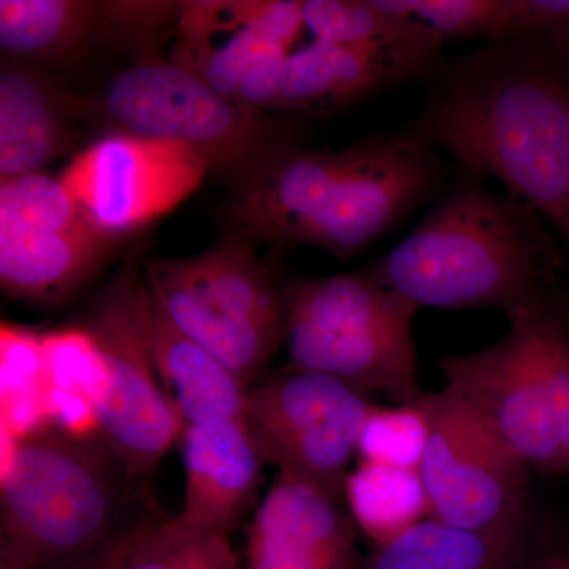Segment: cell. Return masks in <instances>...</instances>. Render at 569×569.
<instances>
[{
	"mask_svg": "<svg viewBox=\"0 0 569 569\" xmlns=\"http://www.w3.org/2000/svg\"><path fill=\"white\" fill-rule=\"evenodd\" d=\"M346 498L279 471L254 512L244 569H361L358 526Z\"/></svg>",
	"mask_w": 569,
	"mask_h": 569,
	"instance_id": "cell-12",
	"label": "cell"
},
{
	"mask_svg": "<svg viewBox=\"0 0 569 569\" xmlns=\"http://www.w3.org/2000/svg\"><path fill=\"white\" fill-rule=\"evenodd\" d=\"M376 407L335 377L290 367L247 389L244 426L266 463L343 497L359 438Z\"/></svg>",
	"mask_w": 569,
	"mask_h": 569,
	"instance_id": "cell-9",
	"label": "cell"
},
{
	"mask_svg": "<svg viewBox=\"0 0 569 569\" xmlns=\"http://www.w3.org/2000/svg\"><path fill=\"white\" fill-rule=\"evenodd\" d=\"M509 331L475 353L438 361L445 391L466 403L523 462L541 473L565 475L552 408L522 317L507 312Z\"/></svg>",
	"mask_w": 569,
	"mask_h": 569,
	"instance_id": "cell-11",
	"label": "cell"
},
{
	"mask_svg": "<svg viewBox=\"0 0 569 569\" xmlns=\"http://www.w3.org/2000/svg\"><path fill=\"white\" fill-rule=\"evenodd\" d=\"M305 21L313 40L383 52L421 80L436 78L445 63V41L436 31L380 0H306Z\"/></svg>",
	"mask_w": 569,
	"mask_h": 569,
	"instance_id": "cell-18",
	"label": "cell"
},
{
	"mask_svg": "<svg viewBox=\"0 0 569 569\" xmlns=\"http://www.w3.org/2000/svg\"><path fill=\"white\" fill-rule=\"evenodd\" d=\"M427 440L419 475L430 518L498 537H520L529 466L466 403L448 391L418 400Z\"/></svg>",
	"mask_w": 569,
	"mask_h": 569,
	"instance_id": "cell-7",
	"label": "cell"
},
{
	"mask_svg": "<svg viewBox=\"0 0 569 569\" xmlns=\"http://www.w3.org/2000/svg\"><path fill=\"white\" fill-rule=\"evenodd\" d=\"M119 460L91 437L43 427L17 437L0 485V541L33 569H59L111 537L121 505Z\"/></svg>",
	"mask_w": 569,
	"mask_h": 569,
	"instance_id": "cell-3",
	"label": "cell"
},
{
	"mask_svg": "<svg viewBox=\"0 0 569 569\" xmlns=\"http://www.w3.org/2000/svg\"><path fill=\"white\" fill-rule=\"evenodd\" d=\"M433 80L408 132L503 182L569 247V54L538 39L500 41L443 63Z\"/></svg>",
	"mask_w": 569,
	"mask_h": 569,
	"instance_id": "cell-1",
	"label": "cell"
},
{
	"mask_svg": "<svg viewBox=\"0 0 569 569\" xmlns=\"http://www.w3.org/2000/svg\"><path fill=\"white\" fill-rule=\"evenodd\" d=\"M541 569H569V553L552 557V559L542 565Z\"/></svg>",
	"mask_w": 569,
	"mask_h": 569,
	"instance_id": "cell-35",
	"label": "cell"
},
{
	"mask_svg": "<svg viewBox=\"0 0 569 569\" xmlns=\"http://www.w3.org/2000/svg\"><path fill=\"white\" fill-rule=\"evenodd\" d=\"M516 312L529 331L539 376L552 408L557 437L563 455L565 475H569V318L548 291L529 299ZM508 310V312H509Z\"/></svg>",
	"mask_w": 569,
	"mask_h": 569,
	"instance_id": "cell-26",
	"label": "cell"
},
{
	"mask_svg": "<svg viewBox=\"0 0 569 569\" xmlns=\"http://www.w3.org/2000/svg\"><path fill=\"white\" fill-rule=\"evenodd\" d=\"M230 537L179 516L138 523L111 535L112 569H241Z\"/></svg>",
	"mask_w": 569,
	"mask_h": 569,
	"instance_id": "cell-22",
	"label": "cell"
},
{
	"mask_svg": "<svg viewBox=\"0 0 569 569\" xmlns=\"http://www.w3.org/2000/svg\"><path fill=\"white\" fill-rule=\"evenodd\" d=\"M116 236L93 222L73 230L0 223V284L31 305H59L99 269Z\"/></svg>",
	"mask_w": 569,
	"mask_h": 569,
	"instance_id": "cell-16",
	"label": "cell"
},
{
	"mask_svg": "<svg viewBox=\"0 0 569 569\" xmlns=\"http://www.w3.org/2000/svg\"><path fill=\"white\" fill-rule=\"evenodd\" d=\"M539 213L515 197L458 183L365 274L419 309H515L546 290L552 239Z\"/></svg>",
	"mask_w": 569,
	"mask_h": 569,
	"instance_id": "cell-2",
	"label": "cell"
},
{
	"mask_svg": "<svg viewBox=\"0 0 569 569\" xmlns=\"http://www.w3.org/2000/svg\"><path fill=\"white\" fill-rule=\"evenodd\" d=\"M81 100L62 102L39 73L17 61L0 71V181L41 173L67 144L63 112Z\"/></svg>",
	"mask_w": 569,
	"mask_h": 569,
	"instance_id": "cell-19",
	"label": "cell"
},
{
	"mask_svg": "<svg viewBox=\"0 0 569 569\" xmlns=\"http://www.w3.org/2000/svg\"><path fill=\"white\" fill-rule=\"evenodd\" d=\"M88 222L61 179L33 173L0 181V223L73 230Z\"/></svg>",
	"mask_w": 569,
	"mask_h": 569,
	"instance_id": "cell-29",
	"label": "cell"
},
{
	"mask_svg": "<svg viewBox=\"0 0 569 569\" xmlns=\"http://www.w3.org/2000/svg\"><path fill=\"white\" fill-rule=\"evenodd\" d=\"M0 569H33V567L17 550L0 541Z\"/></svg>",
	"mask_w": 569,
	"mask_h": 569,
	"instance_id": "cell-34",
	"label": "cell"
},
{
	"mask_svg": "<svg viewBox=\"0 0 569 569\" xmlns=\"http://www.w3.org/2000/svg\"><path fill=\"white\" fill-rule=\"evenodd\" d=\"M59 569H112L110 538L102 546L89 552L88 556Z\"/></svg>",
	"mask_w": 569,
	"mask_h": 569,
	"instance_id": "cell-33",
	"label": "cell"
},
{
	"mask_svg": "<svg viewBox=\"0 0 569 569\" xmlns=\"http://www.w3.org/2000/svg\"><path fill=\"white\" fill-rule=\"evenodd\" d=\"M141 283L134 269H123L97 299L84 326L107 367V387L96 408L97 436L129 479L151 477L183 436L181 419L164 396L142 332Z\"/></svg>",
	"mask_w": 569,
	"mask_h": 569,
	"instance_id": "cell-8",
	"label": "cell"
},
{
	"mask_svg": "<svg viewBox=\"0 0 569 569\" xmlns=\"http://www.w3.org/2000/svg\"><path fill=\"white\" fill-rule=\"evenodd\" d=\"M138 312L157 377L183 430L208 422L244 421V385L176 328L144 280Z\"/></svg>",
	"mask_w": 569,
	"mask_h": 569,
	"instance_id": "cell-15",
	"label": "cell"
},
{
	"mask_svg": "<svg viewBox=\"0 0 569 569\" xmlns=\"http://www.w3.org/2000/svg\"><path fill=\"white\" fill-rule=\"evenodd\" d=\"M290 54L282 47L258 41L239 82L236 103L254 112L277 110L284 63Z\"/></svg>",
	"mask_w": 569,
	"mask_h": 569,
	"instance_id": "cell-32",
	"label": "cell"
},
{
	"mask_svg": "<svg viewBox=\"0 0 569 569\" xmlns=\"http://www.w3.org/2000/svg\"><path fill=\"white\" fill-rule=\"evenodd\" d=\"M234 20L257 39L291 52L306 29L301 0H228Z\"/></svg>",
	"mask_w": 569,
	"mask_h": 569,
	"instance_id": "cell-31",
	"label": "cell"
},
{
	"mask_svg": "<svg viewBox=\"0 0 569 569\" xmlns=\"http://www.w3.org/2000/svg\"><path fill=\"white\" fill-rule=\"evenodd\" d=\"M427 440L421 408L392 406L373 408L358 445L359 460L419 470Z\"/></svg>",
	"mask_w": 569,
	"mask_h": 569,
	"instance_id": "cell-30",
	"label": "cell"
},
{
	"mask_svg": "<svg viewBox=\"0 0 569 569\" xmlns=\"http://www.w3.org/2000/svg\"><path fill=\"white\" fill-rule=\"evenodd\" d=\"M258 41L234 20L228 0L183 2L170 62L236 103L239 82Z\"/></svg>",
	"mask_w": 569,
	"mask_h": 569,
	"instance_id": "cell-20",
	"label": "cell"
},
{
	"mask_svg": "<svg viewBox=\"0 0 569 569\" xmlns=\"http://www.w3.org/2000/svg\"><path fill=\"white\" fill-rule=\"evenodd\" d=\"M144 282L176 328L219 359L246 389L287 337L282 283L247 239L146 264Z\"/></svg>",
	"mask_w": 569,
	"mask_h": 569,
	"instance_id": "cell-5",
	"label": "cell"
},
{
	"mask_svg": "<svg viewBox=\"0 0 569 569\" xmlns=\"http://www.w3.org/2000/svg\"><path fill=\"white\" fill-rule=\"evenodd\" d=\"M361 156V142L342 151H305L287 144L234 183L227 213L241 238L306 244L335 203Z\"/></svg>",
	"mask_w": 569,
	"mask_h": 569,
	"instance_id": "cell-13",
	"label": "cell"
},
{
	"mask_svg": "<svg viewBox=\"0 0 569 569\" xmlns=\"http://www.w3.org/2000/svg\"><path fill=\"white\" fill-rule=\"evenodd\" d=\"M290 367L335 377L395 406L419 387L413 325L419 307L361 274L293 277L282 283Z\"/></svg>",
	"mask_w": 569,
	"mask_h": 569,
	"instance_id": "cell-4",
	"label": "cell"
},
{
	"mask_svg": "<svg viewBox=\"0 0 569 569\" xmlns=\"http://www.w3.org/2000/svg\"><path fill=\"white\" fill-rule=\"evenodd\" d=\"M103 3L80 0H2L0 48L14 61H47L77 50L97 26Z\"/></svg>",
	"mask_w": 569,
	"mask_h": 569,
	"instance_id": "cell-23",
	"label": "cell"
},
{
	"mask_svg": "<svg viewBox=\"0 0 569 569\" xmlns=\"http://www.w3.org/2000/svg\"><path fill=\"white\" fill-rule=\"evenodd\" d=\"M181 441L186 493L179 518L233 533L257 497L266 463L244 421L190 426Z\"/></svg>",
	"mask_w": 569,
	"mask_h": 569,
	"instance_id": "cell-14",
	"label": "cell"
},
{
	"mask_svg": "<svg viewBox=\"0 0 569 569\" xmlns=\"http://www.w3.org/2000/svg\"><path fill=\"white\" fill-rule=\"evenodd\" d=\"M381 6L425 22L441 40L489 43L530 39L526 0H380Z\"/></svg>",
	"mask_w": 569,
	"mask_h": 569,
	"instance_id": "cell-25",
	"label": "cell"
},
{
	"mask_svg": "<svg viewBox=\"0 0 569 569\" xmlns=\"http://www.w3.org/2000/svg\"><path fill=\"white\" fill-rule=\"evenodd\" d=\"M209 171L181 142L116 133L78 153L59 179L97 227L121 236L173 211Z\"/></svg>",
	"mask_w": 569,
	"mask_h": 569,
	"instance_id": "cell-10",
	"label": "cell"
},
{
	"mask_svg": "<svg viewBox=\"0 0 569 569\" xmlns=\"http://www.w3.org/2000/svg\"><path fill=\"white\" fill-rule=\"evenodd\" d=\"M418 80L417 71L383 52L312 40L288 56L277 110H337Z\"/></svg>",
	"mask_w": 569,
	"mask_h": 569,
	"instance_id": "cell-17",
	"label": "cell"
},
{
	"mask_svg": "<svg viewBox=\"0 0 569 569\" xmlns=\"http://www.w3.org/2000/svg\"><path fill=\"white\" fill-rule=\"evenodd\" d=\"M2 348V397L3 421L7 430H13L17 437L43 429V422L50 418L44 391V362L41 337L2 325L0 332Z\"/></svg>",
	"mask_w": 569,
	"mask_h": 569,
	"instance_id": "cell-27",
	"label": "cell"
},
{
	"mask_svg": "<svg viewBox=\"0 0 569 569\" xmlns=\"http://www.w3.org/2000/svg\"><path fill=\"white\" fill-rule=\"evenodd\" d=\"M520 545V537L478 533L429 518L387 545H373L361 569H511Z\"/></svg>",
	"mask_w": 569,
	"mask_h": 569,
	"instance_id": "cell-21",
	"label": "cell"
},
{
	"mask_svg": "<svg viewBox=\"0 0 569 569\" xmlns=\"http://www.w3.org/2000/svg\"><path fill=\"white\" fill-rule=\"evenodd\" d=\"M44 362V391L48 415L67 400L99 406L107 387V367L91 332L82 328L66 329L41 336Z\"/></svg>",
	"mask_w": 569,
	"mask_h": 569,
	"instance_id": "cell-28",
	"label": "cell"
},
{
	"mask_svg": "<svg viewBox=\"0 0 569 569\" xmlns=\"http://www.w3.org/2000/svg\"><path fill=\"white\" fill-rule=\"evenodd\" d=\"M348 511L373 545H387L430 518L419 470L359 460L346 482Z\"/></svg>",
	"mask_w": 569,
	"mask_h": 569,
	"instance_id": "cell-24",
	"label": "cell"
},
{
	"mask_svg": "<svg viewBox=\"0 0 569 569\" xmlns=\"http://www.w3.org/2000/svg\"><path fill=\"white\" fill-rule=\"evenodd\" d=\"M96 108L116 133L181 142L238 181L288 144L264 112L239 107L171 62L119 71Z\"/></svg>",
	"mask_w": 569,
	"mask_h": 569,
	"instance_id": "cell-6",
	"label": "cell"
}]
</instances>
